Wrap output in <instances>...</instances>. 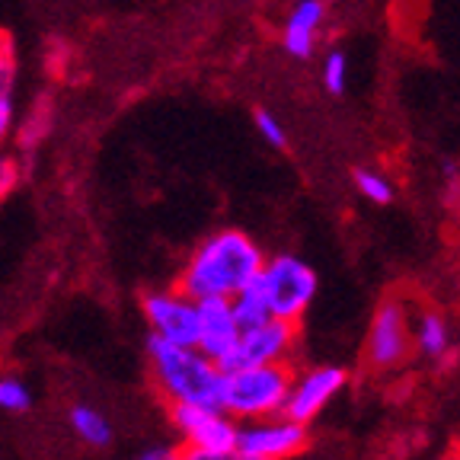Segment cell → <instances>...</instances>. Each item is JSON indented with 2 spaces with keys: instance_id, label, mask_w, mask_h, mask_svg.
Instances as JSON below:
<instances>
[{
  "instance_id": "26",
  "label": "cell",
  "mask_w": 460,
  "mask_h": 460,
  "mask_svg": "<svg viewBox=\"0 0 460 460\" xmlns=\"http://www.w3.org/2000/svg\"><path fill=\"white\" fill-rule=\"evenodd\" d=\"M435 460H457L454 454H441V457H435Z\"/></svg>"
},
{
  "instance_id": "8",
  "label": "cell",
  "mask_w": 460,
  "mask_h": 460,
  "mask_svg": "<svg viewBox=\"0 0 460 460\" xmlns=\"http://www.w3.org/2000/svg\"><path fill=\"white\" fill-rule=\"evenodd\" d=\"M307 445H310V425H301L288 416L240 425L237 447L252 460H291L307 451Z\"/></svg>"
},
{
  "instance_id": "13",
  "label": "cell",
  "mask_w": 460,
  "mask_h": 460,
  "mask_svg": "<svg viewBox=\"0 0 460 460\" xmlns=\"http://www.w3.org/2000/svg\"><path fill=\"white\" fill-rule=\"evenodd\" d=\"M412 345L416 352L429 361H441L451 355V330H447L445 316L435 310H422L412 320Z\"/></svg>"
},
{
  "instance_id": "20",
  "label": "cell",
  "mask_w": 460,
  "mask_h": 460,
  "mask_svg": "<svg viewBox=\"0 0 460 460\" xmlns=\"http://www.w3.org/2000/svg\"><path fill=\"white\" fill-rule=\"evenodd\" d=\"M13 131V74L0 77V147Z\"/></svg>"
},
{
  "instance_id": "5",
  "label": "cell",
  "mask_w": 460,
  "mask_h": 460,
  "mask_svg": "<svg viewBox=\"0 0 460 460\" xmlns=\"http://www.w3.org/2000/svg\"><path fill=\"white\" fill-rule=\"evenodd\" d=\"M144 320L151 326V339L170 345H195L199 349V301L180 288H160L141 297Z\"/></svg>"
},
{
  "instance_id": "11",
  "label": "cell",
  "mask_w": 460,
  "mask_h": 460,
  "mask_svg": "<svg viewBox=\"0 0 460 460\" xmlns=\"http://www.w3.org/2000/svg\"><path fill=\"white\" fill-rule=\"evenodd\" d=\"M243 336L234 304L230 301H199V349L227 367L230 355L237 352V342Z\"/></svg>"
},
{
  "instance_id": "24",
  "label": "cell",
  "mask_w": 460,
  "mask_h": 460,
  "mask_svg": "<svg viewBox=\"0 0 460 460\" xmlns=\"http://www.w3.org/2000/svg\"><path fill=\"white\" fill-rule=\"evenodd\" d=\"M135 460H180V447H170V445H154L147 451H141Z\"/></svg>"
},
{
  "instance_id": "10",
  "label": "cell",
  "mask_w": 460,
  "mask_h": 460,
  "mask_svg": "<svg viewBox=\"0 0 460 460\" xmlns=\"http://www.w3.org/2000/svg\"><path fill=\"white\" fill-rule=\"evenodd\" d=\"M345 384H349V371L339 365H314L295 371L285 416L301 425H310L316 416H323L326 406L345 390Z\"/></svg>"
},
{
  "instance_id": "14",
  "label": "cell",
  "mask_w": 460,
  "mask_h": 460,
  "mask_svg": "<svg viewBox=\"0 0 460 460\" xmlns=\"http://www.w3.org/2000/svg\"><path fill=\"white\" fill-rule=\"evenodd\" d=\"M67 425H71L74 435L90 447H106L109 441H112V425H109L106 412H100L96 406H90V402L71 406Z\"/></svg>"
},
{
  "instance_id": "6",
  "label": "cell",
  "mask_w": 460,
  "mask_h": 460,
  "mask_svg": "<svg viewBox=\"0 0 460 460\" xmlns=\"http://www.w3.org/2000/svg\"><path fill=\"white\" fill-rule=\"evenodd\" d=\"M170 422L180 435V447L195 451H237L240 422L221 406H176L170 410Z\"/></svg>"
},
{
  "instance_id": "16",
  "label": "cell",
  "mask_w": 460,
  "mask_h": 460,
  "mask_svg": "<svg viewBox=\"0 0 460 460\" xmlns=\"http://www.w3.org/2000/svg\"><path fill=\"white\" fill-rule=\"evenodd\" d=\"M230 304H234V314H237V320H240V326H243V330H252V326H262V323H269V320H272L266 301H262V295H259L256 281H252L246 291H240V295L234 297Z\"/></svg>"
},
{
  "instance_id": "9",
  "label": "cell",
  "mask_w": 460,
  "mask_h": 460,
  "mask_svg": "<svg viewBox=\"0 0 460 460\" xmlns=\"http://www.w3.org/2000/svg\"><path fill=\"white\" fill-rule=\"evenodd\" d=\"M297 339L301 326L285 323V320H269L262 326L243 330L237 342V352L230 355L227 367H256V365H295Z\"/></svg>"
},
{
  "instance_id": "22",
  "label": "cell",
  "mask_w": 460,
  "mask_h": 460,
  "mask_svg": "<svg viewBox=\"0 0 460 460\" xmlns=\"http://www.w3.org/2000/svg\"><path fill=\"white\" fill-rule=\"evenodd\" d=\"M16 180H20V172H16V164L10 157H4L0 154V199L10 192V189L16 186Z\"/></svg>"
},
{
  "instance_id": "4",
  "label": "cell",
  "mask_w": 460,
  "mask_h": 460,
  "mask_svg": "<svg viewBox=\"0 0 460 460\" xmlns=\"http://www.w3.org/2000/svg\"><path fill=\"white\" fill-rule=\"evenodd\" d=\"M256 288L262 301H266L272 320L301 326L304 314H307L316 297L320 279H316L314 266L304 262L301 256H295V252H275V256L266 259V266H262V272L256 279Z\"/></svg>"
},
{
  "instance_id": "12",
  "label": "cell",
  "mask_w": 460,
  "mask_h": 460,
  "mask_svg": "<svg viewBox=\"0 0 460 460\" xmlns=\"http://www.w3.org/2000/svg\"><path fill=\"white\" fill-rule=\"evenodd\" d=\"M326 22V4L323 0H297L291 13H288L285 26H281V49L291 58L304 61L314 55L320 29Z\"/></svg>"
},
{
  "instance_id": "15",
  "label": "cell",
  "mask_w": 460,
  "mask_h": 460,
  "mask_svg": "<svg viewBox=\"0 0 460 460\" xmlns=\"http://www.w3.org/2000/svg\"><path fill=\"white\" fill-rule=\"evenodd\" d=\"M352 182L361 199L371 201V205H390L396 195L394 180H390L384 170H374V166H358V170L352 172Z\"/></svg>"
},
{
  "instance_id": "1",
  "label": "cell",
  "mask_w": 460,
  "mask_h": 460,
  "mask_svg": "<svg viewBox=\"0 0 460 460\" xmlns=\"http://www.w3.org/2000/svg\"><path fill=\"white\" fill-rule=\"evenodd\" d=\"M266 252L240 227H221L195 243L176 288L192 301H234L252 285L266 266Z\"/></svg>"
},
{
  "instance_id": "21",
  "label": "cell",
  "mask_w": 460,
  "mask_h": 460,
  "mask_svg": "<svg viewBox=\"0 0 460 460\" xmlns=\"http://www.w3.org/2000/svg\"><path fill=\"white\" fill-rule=\"evenodd\" d=\"M180 460H252L243 451H195V447H180Z\"/></svg>"
},
{
  "instance_id": "7",
  "label": "cell",
  "mask_w": 460,
  "mask_h": 460,
  "mask_svg": "<svg viewBox=\"0 0 460 460\" xmlns=\"http://www.w3.org/2000/svg\"><path fill=\"white\" fill-rule=\"evenodd\" d=\"M412 345V320L410 310L402 307L400 301H384L377 304L367 326V365L390 371L400 367L402 361L410 358Z\"/></svg>"
},
{
  "instance_id": "17",
  "label": "cell",
  "mask_w": 460,
  "mask_h": 460,
  "mask_svg": "<svg viewBox=\"0 0 460 460\" xmlns=\"http://www.w3.org/2000/svg\"><path fill=\"white\" fill-rule=\"evenodd\" d=\"M320 84L330 96H342L349 90V55L342 49H330L320 67Z\"/></svg>"
},
{
  "instance_id": "3",
  "label": "cell",
  "mask_w": 460,
  "mask_h": 460,
  "mask_svg": "<svg viewBox=\"0 0 460 460\" xmlns=\"http://www.w3.org/2000/svg\"><path fill=\"white\" fill-rule=\"evenodd\" d=\"M295 371V365L230 367V371H224L221 410L237 419L240 425L285 416Z\"/></svg>"
},
{
  "instance_id": "18",
  "label": "cell",
  "mask_w": 460,
  "mask_h": 460,
  "mask_svg": "<svg viewBox=\"0 0 460 460\" xmlns=\"http://www.w3.org/2000/svg\"><path fill=\"white\" fill-rule=\"evenodd\" d=\"M0 410L4 412H26L32 410V390L26 387V381L4 374L0 377Z\"/></svg>"
},
{
  "instance_id": "2",
  "label": "cell",
  "mask_w": 460,
  "mask_h": 460,
  "mask_svg": "<svg viewBox=\"0 0 460 460\" xmlns=\"http://www.w3.org/2000/svg\"><path fill=\"white\" fill-rule=\"evenodd\" d=\"M147 367L157 394L176 406H221L224 367L195 345L147 342Z\"/></svg>"
},
{
  "instance_id": "25",
  "label": "cell",
  "mask_w": 460,
  "mask_h": 460,
  "mask_svg": "<svg viewBox=\"0 0 460 460\" xmlns=\"http://www.w3.org/2000/svg\"><path fill=\"white\" fill-rule=\"evenodd\" d=\"M454 457L460 460V435H457V441H454Z\"/></svg>"
},
{
  "instance_id": "23",
  "label": "cell",
  "mask_w": 460,
  "mask_h": 460,
  "mask_svg": "<svg viewBox=\"0 0 460 460\" xmlns=\"http://www.w3.org/2000/svg\"><path fill=\"white\" fill-rule=\"evenodd\" d=\"M10 74H13V42L0 29V77H10Z\"/></svg>"
},
{
  "instance_id": "19",
  "label": "cell",
  "mask_w": 460,
  "mask_h": 460,
  "mask_svg": "<svg viewBox=\"0 0 460 460\" xmlns=\"http://www.w3.org/2000/svg\"><path fill=\"white\" fill-rule=\"evenodd\" d=\"M252 125H256L259 137H262L269 147H275V151H285L288 147V131L279 115H272L269 109H256V112H252Z\"/></svg>"
}]
</instances>
